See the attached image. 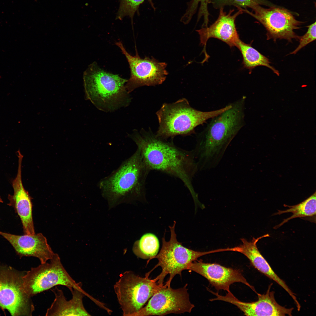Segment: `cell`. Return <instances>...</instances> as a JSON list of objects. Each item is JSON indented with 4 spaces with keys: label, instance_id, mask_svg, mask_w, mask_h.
Listing matches in <instances>:
<instances>
[{
    "label": "cell",
    "instance_id": "cell-1",
    "mask_svg": "<svg viewBox=\"0 0 316 316\" xmlns=\"http://www.w3.org/2000/svg\"><path fill=\"white\" fill-rule=\"evenodd\" d=\"M140 152L149 169L161 171L179 178L188 189L195 204L200 202L193 181L199 171L193 150L178 147L173 140L168 141L157 137L150 129L135 131L129 135Z\"/></svg>",
    "mask_w": 316,
    "mask_h": 316
},
{
    "label": "cell",
    "instance_id": "cell-2",
    "mask_svg": "<svg viewBox=\"0 0 316 316\" xmlns=\"http://www.w3.org/2000/svg\"><path fill=\"white\" fill-rule=\"evenodd\" d=\"M245 99L243 96L231 103L230 108L211 118L197 135L193 150L199 170L216 167L231 142L244 126Z\"/></svg>",
    "mask_w": 316,
    "mask_h": 316
},
{
    "label": "cell",
    "instance_id": "cell-3",
    "mask_svg": "<svg viewBox=\"0 0 316 316\" xmlns=\"http://www.w3.org/2000/svg\"><path fill=\"white\" fill-rule=\"evenodd\" d=\"M150 171L137 148L117 169L101 179L97 186L110 207L143 200L146 180Z\"/></svg>",
    "mask_w": 316,
    "mask_h": 316
},
{
    "label": "cell",
    "instance_id": "cell-4",
    "mask_svg": "<svg viewBox=\"0 0 316 316\" xmlns=\"http://www.w3.org/2000/svg\"><path fill=\"white\" fill-rule=\"evenodd\" d=\"M229 104L220 109L203 111L192 107L186 98L171 103H164L156 112L159 123L156 134L158 137L167 140L175 136H188L195 133V129L208 120L231 107Z\"/></svg>",
    "mask_w": 316,
    "mask_h": 316
},
{
    "label": "cell",
    "instance_id": "cell-5",
    "mask_svg": "<svg viewBox=\"0 0 316 316\" xmlns=\"http://www.w3.org/2000/svg\"><path fill=\"white\" fill-rule=\"evenodd\" d=\"M83 78L86 97L98 109L112 111L130 103L125 85L128 80L105 71L96 62L89 66Z\"/></svg>",
    "mask_w": 316,
    "mask_h": 316
},
{
    "label": "cell",
    "instance_id": "cell-6",
    "mask_svg": "<svg viewBox=\"0 0 316 316\" xmlns=\"http://www.w3.org/2000/svg\"><path fill=\"white\" fill-rule=\"evenodd\" d=\"M176 222L172 226H169L171 232L170 240L166 241L164 236L162 238V245L160 251L154 257L158 259V263L150 271L146 274L149 276L151 273L159 266L161 267V273L153 280L159 285L163 284L166 276L169 277L165 284L170 286L172 280L177 274L181 277L182 271L188 270V266L193 262L202 256L215 253L224 252L225 248H221L206 252L194 250L184 247L176 238L175 228Z\"/></svg>",
    "mask_w": 316,
    "mask_h": 316
},
{
    "label": "cell",
    "instance_id": "cell-7",
    "mask_svg": "<svg viewBox=\"0 0 316 316\" xmlns=\"http://www.w3.org/2000/svg\"><path fill=\"white\" fill-rule=\"evenodd\" d=\"M49 262H46L31 269L22 276L23 289L32 297L42 292L59 285L81 291L82 284L76 282L63 267L59 255L55 253Z\"/></svg>",
    "mask_w": 316,
    "mask_h": 316
},
{
    "label": "cell",
    "instance_id": "cell-8",
    "mask_svg": "<svg viewBox=\"0 0 316 316\" xmlns=\"http://www.w3.org/2000/svg\"><path fill=\"white\" fill-rule=\"evenodd\" d=\"M162 285L146 275L143 277L131 271L123 272L114 287L123 315L133 316Z\"/></svg>",
    "mask_w": 316,
    "mask_h": 316
},
{
    "label": "cell",
    "instance_id": "cell-9",
    "mask_svg": "<svg viewBox=\"0 0 316 316\" xmlns=\"http://www.w3.org/2000/svg\"><path fill=\"white\" fill-rule=\"evenodd\" d=\"M245 12L253 17L265 28L267 40L284 39L292 42V39L299 40L300 36L294 32L300 28L303 22L297 20L288 10L283 8L272 6L265 8L257 5L250 11L241 8Z\"/></svg>",
    "mask_w": 316,
    "mask_h": 316
},
{
    "label": "cell",
    "instance_id": "cell-10",
    "mask_svg": "<svg viewBox=\"0 0 316 316\" xmlns=\"http://www.w3.org/2000/svg\"><path fill=\"white\" fill-rule=\"evenodd\" d=\"M10 267H0V307L13 316H31L33 303L25 292L22 276Z\"/></svg>",
    "mask_w": 316,
    "mask_h": 316
},
{
    "label": "cell",
    "instance_id": "cell-11",
    "mask_svg": "<svg viewBox=\"0 0 316 316\" xmlns=\"http://www.w3.org/2000/svg\"><path fill=\"white\" fill-rule=\"evenodd\" d=\"M115 44L125 55L129 65L130 76L125 85L128 93L140 87L161 84L165 80L168 74L166 69V63L160 62L152 56L141 58L137 50L135 55L132 56L121 41Z\"/></svg>",
    "mask_w": 316,
    "mask_h": 316
},
{
    "label": "cell",
    "instance_id": "cell-12",
    "mask_svg": "<svg viewBox=\"0 0 316 316\" xmlns=\"http://www.w3.org/2000/svg\"><path fill=\"white\" fill-rule=\"evenodd\" d=\"M187 286L186 284L183 287L174 289L163 284L149 299L147 305L133 316L190 313L195 306L190 301Z\"/></svg>",
    "mask_w": 316,
    "mask_h": 316
},
{
    "label": "cell",
    "instance_id": "cell-13",
    "mask_svg": "<svg viewBox=\"0 0 316 316\" xmlns=\"http://www.w3.org/2000/svg\"><path fill=\"white\" fill-rule=\"evenodd\" d=\"M188 270L194 272L206 278L217 290H223L230 292V286L240 282L248 286L256 293L254 287L250 285L239 270L226 267L216 263L203 262L200 260L191 263Z\"/></svg>",
    "mask_w": 316,
    "mask_h": 316
},
{
    "label": "cell",
    "instance_id": "cell-14",
    "mask_svg": "<svg viewBox=\"0 0 316 316\" xmlns=\"http://www.w3.org/2000/svg\"><path fill=\"white\" fill-rule=\"evenodd\" d=\"M270 284L265 294L257 293L258 300L252 302L241 301L230 292L225 296L219 295L218 299L231 303L237 307L247 316H291L293 308H287L276 301L274 292L270 291Z\"/></svg>",
    "mask_w": 316,
    "mask_h": 316
},
{
    "label": "cell",
    "instance_id": "cell-15",
    "mask_svg": "<svg viewBox=\"0 0 316 316\" xmlns=\"http://www.w3.org/2000/svg\"><path fill=\"white\" fill-rule=\"evenodd\" d=\"M238 11L233 14L234 10H230L227 13L224 8H220L217 19L209 27L202 28L198 30L200 43L205 47L208 40L211 38L219 39L226 43L230 47H236L240 40L235 23L237 17L243 12L241 7H237Z\"/></svg>",
    "mask_w": 316,
    "mask_h": 316
},
{
    "label": "cell",
    "instance_id": "cell-16",
    "mask_svg": "<svg viewBox=\"0 0 316 316\" xmlns=\"http://www.w3.org/2000/svg\"><path fill=\"white\" fill-rule=\"evenodd\" d=\"M18 167L17 175L12 182L13 190V195L8 194L9 202L7 205L12 207L20 218L24 234L34 235L35 233L32 214L31 197L25 190L22 180V163L23 156L18 154Z\"/></svg>",
    "mask_w": 316,
    "mask_h": 316
},
{
    "label": "cell",
    "instance_id": "cell-17",
    "mask_svg": "<svg viewBox=\"0 0 316 316\" xmlns=\"http://www.w3.org/2000/svg\"><path fill=\"white\" fill-rule=\"evenodd\" d=\"M0 235L9 242L20 257H34L43 264L51 259L55 253L41 233L18 235L0 231Z\"/></svg>",
    "mask_w": 316,
    "mask_h": 316
},
{
    "label": "cell",
    "instance_id": "cell-18",
    "mask_svg": "<svg viewBox=\"0 0 316 316\" xmlns=\"http://www.w3.org/2000/svg\"><path fill=\"white\" fill-rule=\"evenodd\" d=\"M55 298L46 313V316H90L84 306L83 299L87 296L95 302L94 299L87 293L72 288L69 290L72 295L71 298L67 300L63 291L56 286L51 289Z\"/></svg>",
    "mask_w": 316,
    "mask_h": 316
},
{
    "label": "cell",
    "instance_id": "cell-19",
    "mask_svg": "<svg viewBox=\"0 0 316 316\" xmlns=\"http://www.w3.org/2000/svg\"><path fill=\"white\" fill-rule=\"evenodd\" d=\"M269 236V235L267 234L257 238L253 237L250 241L244 238H241L242 243L234 247L235 252L240 253L245 256L255 268L282 287L291 297L295 304L298 305L299 303L295 294L284 281L275 273L257 248V243L260 239Z\"/></svg>",
    "mask_w": 316,
    "mask_h": 316
},
{
    "label": "cell",
    "instance_id": "cell-20",
    "mask_svg": "<svg viewBox=\"0 0 316 316\" xmlns=\"http://www.w3.org/2000/svg\"><path fill=\"white\" fill-rule=\"evenodd\" d=\"M241 51L243 57V67L249 70L250 73L257 66H264L270 69L279 76V71L271 66L269 59L262 54L251 46L240 40L236 46Z\"/></svg>",
    "mask_w": 316,
    "mask_h": 316
},
{
    "label": "cell",
    "instance_id": "cell-21",
    "mask_svg": "<svg viewBox=\"0 0 316 316\" xmlns=\"http://www.w3.org/2000/svg\"><path fill=\"white\" fill-rule=\"evenodd\" d=\"M316 193L301 203L292 206L284 205V206L288 207V209L285 210H278L277 212L273 214L274 215L291 212L293 214L290 217L286 218L281 223L275 226L274 228L277 229L286 223L289 220L296 218L313 217L316 215Z\"/></svg>",
    "mask_w": 316,
    "mask_h": 316
},
{
    "label": "cell",
    "instance_id": "cell-22",
    "mask_svg": "<svg viewBox=\"0 0 316 316\" xmlns=\"http://www.w3.org/2000/svg\"><path fill=\"white\" fill-rule=\"evenodd\" d=\"M159 247V240L154 235L147 233L134 243L133 250L138 257L148 259L147 264L157 255Z\"/></svg>",
    "mask_w": 316,
    "mask_h": 316
},
{
    "label": "cell",
    "instance_id": "cell-23",
    "mask_svg": "<svg viewBox=\"0 0 316 316\" xmlns=\"http://www.w3.org/2000/svg\"><path fill=\"white\" fill-rule=\"evenodd\" d=\"M145 0H119V6L116 19L122 20L128 16L133 22L135 13L138 12L139 6ZM151 6L155 9L152 0H148Z\"/></svg>",
    "mask_w": 316,
    "mask_h": 316
},
{
    "label": "cell",
    "instance_id": "cell-24",
    "mask_svg": "<svg viewBox=\"0 0 316 316\" xmlns=\"http://www.w3.org/2000/svg\"><path fill=\"white\" fill-rule=\"evenodd\" d=\"M209 3H211L213 6L217 9L223 8L224 6L228 5H233L243 8H252L257 5L272 6L264 0H209Z\"/></svg>",
    "mask_w": 316,
    "mask_h": 316
},
{
    "label": "cell",
    "instance_id": "cell-25",
    "mask_svg": "<svg viewBox=\"0 0 316 316\" xmlns=\"http://www.w3.org/2000/svg\"><path fill=\"white\" fill-rule=\"evenodd\" d=\"M306 32L303 36H300L299 44L298 47L290 54H296L299 51L316 39V22L308 26Z\"/></svg>",
    "mask_w": 316,
    "mask_h": 316
},
{
    "label": "cell",
    "instance_id": "cell-26",
    "mask_svg": "<svg viewBox=\"0 0 316 316\" xmlns=\"http://www.w3.org/2000/svg\"><path fill=\"white\" fill-rule=\"evenodd\" d=\"M3 201L2 200V199L1 198V197L0 196V202L3 203Z\"/></svg>",
    "mask_w": 316,
    "mask_h": 316
},
{
    "label": "cell",
    "instance_id": "cell-27",
    "mask_svg": "<svg viewBox=\"0 0 316 316\" xmlns=\"http://www.w3.org/2000/svg\"><path fill=\"white\" fill-rule=\"evenodd\" d=\"M181 21H182L181 20ZM182 22H183L182 21ZM185 24H186V23H185Z\"/></svg>",
    "mask_w": 316,
    "mask_h": 316
}]
</instances>
